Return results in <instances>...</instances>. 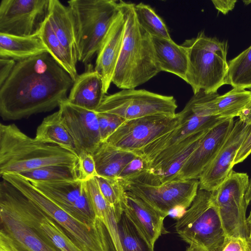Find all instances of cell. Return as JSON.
<instances>
[{
  "label": "cell",
  "instance_id": "1",
  "mask_svg": "<svg viewBox=\"0 0 251 251\" xmlns=\"http://www.w3.org/2000/svg\"><path fill=\"white\" fill-rule=\"evenodd\" d=\"M74 81L48 53L16 62L0 86V115L18 120L49 112L67 100Z\"/></svg>",
  "mask_w": 251,
  "mask_h": 251
},
{
  "label": "cell",
  "instance_id": "2",
  "mask_svg": "<svg viewBox=\"0 0 251 251\" xmlns=\"http://www.w3.org/2000/svg\"><path fill=\"white\" fill-rule=\"evenodd\" d=\"M134 5L132 2L119 0L126 26L112 83L122 89H135L161 72L156 60L151 36L139 24Z\"/></svg>",
  "mask_w": 251,
  "mask_h": 251
},
{
  "label": "cell",
  "instance_id": "3",
  "mask_svg": "<svg viewBox=\"0 0 251 251\" xmlns=\"http://www.w3.org/2000/svg\"><path fill=\"white\" fill-rule=\"evenodd\" d=\"M78 157L54 144L39 142L14 124H0V175L52 165H77Z\"/></svg>",
  "mask_w": 251,
  "mask_h": 251
},
{
  "label": "cell",
  "instance_id": "4",
  "mask_svg": "<svg viewBox=\"0 0 251 251\" xmlns=\"http://www.w3.org/2000/svg\"><path fill=\"white\" fill-rule=\"evenodd\" d=\"M40 209L12 184L0 183L2 230L19 251H60L48 243L35 226Z\"/></svg>",
  "mask_w": 251,
  "mask_h": 251
},
{
  "label": "cell",
  "instance_id": "5",
  "mask_svg": "<svg viewBox=\"0 0 251 251\" xmlns=\"http://www.w3.org/2000/svg\"><path fill=\"white\" fill-rule=\"evenodd\" d=\"M188 56L186 80L194 94L200 91L217 92L226 84L228 70V45L217 37L207 36L203 31L196 37L186 39L181 45Z\"/></svg>",
  "mask_w": 251,
  "mask_h": 251
},
{
  "label": "cell",
  "instance_id": "6",
  "mask_svg": "<svg viewBox=\"0 0 251 251\" xmlns=\"http://www.w3.org/2000/svg\"><path fill=\"white\" fill-rule=\"evenodd\" d=\"M77 61L87 64L97 54L119 11V0H70Z\"/></svg>",
  "mask_w": 251,
  "mask_h": 251
},
{
  "label": "cell",
  "instance_id": "7",
  "mask_svg": "<svg viewBox=\"0 0 251 251\" xmlns=\"http://www.w3.org/2000/svg\"><path fill=\"white\" fill-rule=\"evenodd\" d=\"M1 177L56 223L83 251H108L107 231L101 221L97 226L91 227L78 220L60 208L30 181L20 175L7 174Z\"/></svg>",
  "mask_w": 251,
  "mask_h": 251
},
{
  "label": "cell",
  "instance_id": "8",
  "mask_svg": "<svg viewBox=\"0 0 251 251\" xmlns=\"http://www.w3.org/2000/svg\"><path fill=\"white\" fill-rule=\"evenodd\" d=\"M175 230L185 242L207 251H220L227 236L212 191L199 189L191 206L177 220Z\"/></svg>",
  "mask_w": 251,
  "mask_h": 251
},
{
  "label": "cell",
  "instance_id": "9",
  "mask_svg": "<svg viewBox=\"0 0 251 251\" xmlns=\"http://www.w3.org/2000/svg\"><path fill=\"white\" fill-rule=\"evenodd\" d=\"M219 95L217 92L206 93L200 91L194 94L184 108L178 113L179 125L159 137L137 153L149 164L160 153L178 144L189 137L208 130L225 119L216 115L214 102Z\"/></svg>",
  "mask_w": 251,
  "mask_h": 251
},
{
  "label": "cell",
  "instance_id": "10",
  "mask_svg": "<svg viewBox=\"0 0 251 251\" xmlns=\"http://www.w3.org/2000/svg\"><path fill=\"white\" fill-rule=\"evenodd\" d=\"M121 180L126 191L167 216L176 209L188 208L199 187V179H177L162 183L148 170L130 179Z\"/></svg>",
  "mask_w": 251,
  "mask_h": 251
},
{
  "label": "cell",
  "instance_id": "11",
  "mask_svg": "<svg viewBox=\"0 0 251 251\" xmlns=\"http://www.w3.org/2000/svg\"><path fill=\"white\" fill-rule=\"evenodd\" d=\"M177 107L173 96L130 89L105 95L96 112L114 114L129 120L154 115L173 117L176 114Z\"/></svg>",
  "mask_w": 251,
  "mask_h": 251
},
{
  "label": "cell",
  "instance_id": "12",
  "mask_svg": "<svg viewBox=\"0 0 251 251\" xmlns=\"http://www.w3.org/2000/svg\"><path fill=\"white\" fill-rule=\"evenodd\" d=\"M249 180L246 173L232 170L226 179L212 191L227 237H244L249 234L246 217L248 205L245 200Z\"/></svg>",
  "mask_w": 251,
  "mask_h": 251
},
{
  "label": "cell",
  "instance_id": "13",
  "mask_svg": "<svg viewBox=\"0 0 251 251\" xmlns=\"http://www.w3.org/2000/svg\"><path fill=\"white\" fill-rule=\"evenodd\" d=\"M180 123L178 113L173 117L154 115L126 120L105 142L118 149L137 153Z\"/></svg>",
  "mask_w": 251,
  "mask_h": 251
},
{
  "label": "cell",
  "instance_id": "14",
  "mask_svg": "<svg viewBox=\"0 0 251 251\" xmlns=\"http://www.w3.org/2000/svg\"><path fill=\"white\" fill-rule=\"evenodd\" d=\"M251 131V106L239 117L213 161L201 175L199 189L213 191L233 170V162L242 144Z\"/></svg>",
  "mask_w": 251,
  "mask_h": 251
},
{
  "label": "cell",
  "instance_id": "15",
  "mask_svg": "<svg viewBox=\"0 0 251 251\" xmlns=\"http://www.w3.org/2000/svg\"><path fill=\"white\" fill-rule=\"evenodd\" d=\"M30 182L58 206L78 220L91 227L100 224V221L96 217L83 181Z\"/></svg>",
  "mask_w": 251,
  "mask_h": 251
},
{
  "label": "cell",
  "instance_id": "16",
  "mask_svg": "<svg viewBox=\"0 0 251 251\" xmlns=\"http://www.w3.org/2000/svg\"><path fill=\"white\" fill-rule=\"evenodd\" d=\"M49 9L50 0H2L0 33L19 36L39 34Z\"/></svg>",
  "mask_w": 251,
  "mask_h": 251
},
{
  "label": "cell",
  "instance_id": "17",
  "mask_svg": "<svg viewBox=\"0 0 251 251\" xmlns=\"http://www.w3.org/2000/svg\"><path fill=\"white\" fill-rule=\"evenodd\" d=\"M62 122L73 138L79 154H92L102 143L96 111L72 104L67 100L59 106Z\"/></svg>",
  "mask_w": 251,
  "mask_h": 251
},
{
  "label": "cell",
  "instance_id": "18",
  "mask_svg": "<svg viewBox=\"0 0 251 251\" xmlns=\"http://www.w3.org/2000/svg\"><path fill=\"white\" fill-rule=\"evenodd\" d=\"M234 125L233 118H227L209 129L175 180L199 179L203 170L216 156Z\"/></svg>",
  "mask_w": 251,
  "mask_h": 251
},
{
  "label": "cell",
  "instance_id": "19",
  "mask_svg": "<svg viewBox=\"0 0 251 251\" xmlns=\"http://www.w3.org/2000/svg\"><path fill=\"white\" fill-rule=\"evenodd\" d=\"M125 26V17L119 8L97 53L94 69L102 77L105 94L107 93L112 83L114 71L123 46Z\"/></svg>",
  "mask_w": 251,
  "mask_h": 251
},
{
  "label": "cell",
  "instance_id": "20",
  "mask_svg": "<svg viewBox=\"0 0 251 251\" xmlns=\"http://www.w3.org/2000/svg\"><path fill=\"white\" fill-rule=\"evenodd\" d=\"M123 207L124 212L152 246L167 232L164 226L167 216L132 193L126 191Z\"/></svg>",
  "mask_w": 251,
  "mask_h": 251
},
{
  "label": "cell",
  "instance_id": "21",
  "mask_svg": "<svg viewBox=\"0 0 251 251\" xmlns=\"http://www.w3.org/2000/svg\"><path fill=\"white\" fill-rule=\"evenodd\" d=\"M105 95L101 75L89 64L84 72L78 75L67 100L72 104L96 111Z\"/></svg>",
  "mask_w": 251,
  "mask_h": 251
},
{
  "label": "cell",
  "instance_id": "22",
  "mask_svg": "<svg viewBox=\"0 0 251 251\" xmlns=\"http://www.w3.org/2000/svg\"><path fill=\"white\" fill-rule=\"evenodd\" d=\"M151 40L160 71L175 75L185 81L188 62L184 48L172 39L151 36Z\"/></svg>",
  "mask_w": 251,
  "mask_h": 251
},
{
  "label": "cell",
  "instance_id": "23",
  "mask_svg": "<svg viewBox=\"0 0 251 251\" xmlns=\"http://www.w3.org/2000/svg\"><path fill=\"white\" fill-rule=\"evenodd\" d=\"M138 155L102 142L92 154L97 176L118 178L123 169Z\"/></svg>",
  "mask_w": 251,
  "mask_h": 251
},
{
  "label": "cell",
  "instance_id": "24",
  "mask_svg": "<svg viewBox=\"0 0 251 251\" xmlns=\"http://www.w3.org/2000/svg\"><path fill=\"white\" fill-rule=\"evenodd\" d=\"M48 52L40 33L19 36L0 33V58L16 62Z\"/></svg>",
  "mask_w": 251,
  "mask_h": 251
},
{
  "label": "cell",
  "instance_id": "25",
  "mask_svg": "<svg viewBox=\"0 0 251 251\" xmlns=\"http://www.w3.org/2000/svg\"><path fill=\"white\" fill-rule=\"evenodd\" d=\"M48 17L62 46L77 62V53L74 22L68 6L58 0H50Z\"/></svg>",
  "mask_w": 251,
  "mask_h": 251
},
{
  "label": "cell",
  "instance_id": "26",
  "mask_svg": "<svg viewBox=\"0 0 251 251\" xmlns=\"http://www.w3.org/2000/svg\"><path fill=\"white\" fill-rule=\"evenodd\" d=\"M35 138L44 143L59 146L78 157L79 155L73 138L62 122L59 110L43 119L37 128Z\"/></svg>",
  "mask_w": 251,
  "mask_h": 251
},
{
  "label": "cell",
  "instance_id": "27",
  "mask_svg": "<svg viewBox=\"0 0 251 251\" xmlns=\"http://www.w3.org/2000/svg\"><path fill=\"white\" fill-rule=\"evenodd\" d=\"M214 106L216 115L221 118L240 117L251 106V91L233 88L224 95L218 96Z\"/></svg>",
  "mask_w": 251,
  "mask_h": 251
},
{
  "label": "cell",
  "instance_id": "28",
  "mask_svg": "<svg viewBox=\"0 0 251 251\" xmlns=\"http://www.w3.org/2000/svg\"><path fill=\"white\" fill-rule=\"evenodd\" d=\"M39 33L48 53L75 81L78 75L76 67L77 61L68 52L56 37L48 17Z\"/></svg>",
  "mask_w": 251,
  "mask_h": 251
},
{
  "label": "cell",
  "instance_id": "29",
  "mask_svg": "<svg viewBox=\"0 0 251 251\" xmlns=\"http://www.w3.org/2000/svg\"><path fill=\"white\" fill-rule=\"evenodd\" d=\"M35 227L44 239L59 251H83L56 223L41 210Z\"/></svg>",
  "mask_w": 251,
  "mask_h": 251
},
{
  "label": "cell",
  "instance_id": "30",
  "mask_svg": "<svg viewBox=\"0 0 251 251\" xmlns=\"http://www.w3.org/2000/svg\"><path fill=\"white\" fill-rule=\"evenodd\" d=\"M205 134L184 149L176 153L166 160L149 168L148 170L152 173L162 183L174 180Z\"/></svg>",
  "mask_w": 251,
  "mask_h": 251
},
{
  "label": "cell",
  "instance_id": "31",
  "mask_svg": "<svg viewBox=\"0 0 251 251\" xmlns=\"http://www.w3.org/2000/svg\"><path fill=\"white\" fill-rule=\"evenodd\" d=\"M30 181H53L80 179L77 165H52L22 172L19 174Z\"/></svg>",
  "mask_w": 251,
  "mask_h": 251
},
{
  "label": "cell",
  "instance_id": "32",
  "mask_svg": "<svg viewBox=\"0 0 251 251\" xmlns=\"http://www.w3.org/2000/svg\"><path fill=\"white\" fill-rule=\"evenodd\" d=\"M226 84L233 88L251 89V45L228 62Z\"/></svg>",
  "mask_w": 251,
  "mask_h": 251
},
{
  "label": "cell",
  "instance_id": "33",
  "mask_svg": "<svg viewBox=\"0 0 251 251\" xmlns=\"http://www.w3.org/2000/svg\"><path fill=\"white\" fill-rule=\"evenodd\" d=\"M123 251H154L152 246L123 212L118 222Z\"/></svg>",
  "mask_w": 251,
  "mask_h": 251
},
{
  "label": "cell",
  "instance_id": "34",
  "mask_svg": "<svg viewBox=\"0 0 251 251\" xmlns=\"http://www.w3.org/2000/svg\"><path fill=\"white\" fill-rule=\"evenodd\" d=\"M134 11L139 24L151 36L172 40L166 24L150 6L135 4Z\"/></svg>",
  "mask_w": 251,
  "mask_h": 251
},
{
  "label": "cell",
  "instance_id": "35",
  "mask_svg": "<svg viewBox=\"0 0 251 251\" xmlns=\"http://www.w3.org/2000/svg\"><path fill=\"white\" fill-rule=\"evenodd\" d=\"M100 190L106 200L114 207L119 221L123 213V203L126 190L119 178H106L95 176Z\"/></svg>",
  "mask_w": 251,
  "mask_h": 251
},
{
  "label": "cell",
  "instance_id": "36",
  "mask_svg": "<svg viewBox=\"0 0 251 251\" xmlns=\"http://www.w3.org/2000/svg\"><path fill=\"white\" fill-rule=\"evenodd\" d=\"M83 182L93 205L96 217L101 221L105 218L114 207L102 195L96 177L83 181Z\"/></svg>",
  "mask_w": 251,
  "mask_h": 251
},
{
  "label": "cell",
  "instance_id": "37",
  "mask_svg": "<svg viewBox=\"0 0 251 251\" xmlns=\"http://www.w3.org/2000/svg\"><path fill=\"white\" fill-rule=\"evenodd\" d=\"M250 233L244 237H227L220 251H251V217L247 218Z\"/></svg>",
  "mask_w": 251,
  "mask_h": 251
},
{
  "label": "cell",
  "instance_id": "38",
  "mask_svg": "<svg viewBox=\"0 0 251 251\" xmlns=\"http://www.w3.org/2000/svg\"><path fill=\"white\" fill-rule=\"evenodd\" d=\"M123 169L118 178L126 180L131 178L149 168V164L140 153Z\"/></svg>",
  "mask_w": 251,
  "mask_h": 251
},
{
  "label": "cell",
  "instance_id": "39",
  "mask_svg": "<svg viewBox=\"0 0 251 251\" xmlns=\"http://www.w3.org/2000/svg\"><path fill=\"white\" fill-rule=\"evenodd\" d=\"M79 178L85 181L97 176L96 165L92 154L81 152L78 156Z\"/></svg>",
  "mask_w": 251,
  "mask_h": 251
},
{
  "label": "cell",
  "instance_id": "40",
  "mask_svg": "<svg viewBox=\"0 0 251 251\" xmlns=\"http://www.w3.org/2000/svg\"><path fill=\"white\" fill-rule=\"evenodd\" d=\"M16 63V61L13 59L0 58V86L8 77Z\"/></svg>",
  "mask_w": 251,
  "mask_h": 251
},
{
  "label": "cell",
  "instance_id": "41",
  "mask_svg": "<svg viewBox=\"0 0 251 251\" xmlns=\"http://www.w3.org/2000/svg\"><path fill=\"white\" fill-rule=\"evenodd\" d=\"M251 153V131L240 148L233 162L234 166L243 162Z\"/></svg>",
  "mask_w": 251,
  "mask_h": 251
},
{
  "label": "cell",
  "instance_id": "42",
  "mask_svg": "<svg viewBox=\"0 0 251 251\" xmlns=\"http://www.w3.org/2000/svg\"><path fill=\"white\" fill-rule=\"evenodd\" d=\"M100 133L102 142H105L109 136V119L105 113L96 112Z\"/></svg>",
  "mask_w": 251,
  "mask_h": 251
},
{
  "label": "cell",
  "instance_id": "43",
  "mask_svg": "<svg viewBox=\"0 0 251 251\" xmlns=\"http://www.w3.org/2000/svg\"><path fill=\"white\" fill-rule=\"evenodd\" d=\"M236 0H212L214 7L223 14H226L234 8Z\"/></svg>",
  "mask_w": 251,
  "mask_h": 251
},
{
  "label": "cell",
  "instance_id": "44",
  "mask_svg": "<svg viewBox=\"0 0 251 251\" xmlns=\"http://www.w3.org/2000/svg\"><path fill=\"white\" fill-rule=\"evenodd\" d=\"M0 251H19L11 238L2 230L0 231Z\"/></svg>",
  "mask_w": 251,
  "mask_h": 251
},
{
  "label": "cell",
  "instance_id": "45",
  "mask_svg": "<svg viewBox=\"0 0 251 251\" xmlns=\"http://www.w3.org/2000/svg\"><path fill=\"white\" fill-rule=\"evenodd\" d=\"M109 119V136L113 133L124 121L123 118L111 114L106 113Z\"/></svg>",
  "mask_w": 251,
  "mask_h": 251
},
{
  "label": "cell",
  "instance_id": "46",
  "mask_svg": "<svg viewBox=\"0 0 251 251\" xmlns=\"http://www.w3.org/2000/svg\"><path fill=\"white\" fill-rule=\"evenodd\" d=\"M186 251H207V250L201 246L190 244Z\"/></svg>",
  "mask_w": 251,
  "mask_h": 251
},
{
  "label": "cell",
  "instance_id": "47",
  "mask_svg": "<svg viewBox=\"0 0 251 251\" xmlns=\"http://www.w3.org/2000/svg\"><path fill=\"white\" fill-rule=\"evenodd\" d=\"M245 200L248 205L251 202V178L249 180V185L245 195Z\"/></svg>",
  "mask_w": 251,
  "mask_h": 251
},
{
  "label": "cell",
  "instance_id": "48",
  "mask_svg": "<svg viewBox=\"0 0 251 251\" xmlns=\"http://www.w3.org/2000/svg\"><path fill=\"white\" fill-rule=\"evenodd\" d=\"M243 2L244 4L246 5H248L251 3V0H244Z\"/></svg>",
  "mask_w": 251,
  "mask_h": 251
},
{
  "label": "cell",
  "instance_id": "49",
  "mask_svg": "<svg viewBox=\"0 0 251 251\" xmlns=\"http://www.w3.org/2000/svg\"><path fill=\"white\" fill-rule=\"evenodd\" d=\"M249 216L251 217V211L250 213L249 214Z\"/></svg>",
  "mask_w": 251,
  "mask_h": 251
}]
</instances>
